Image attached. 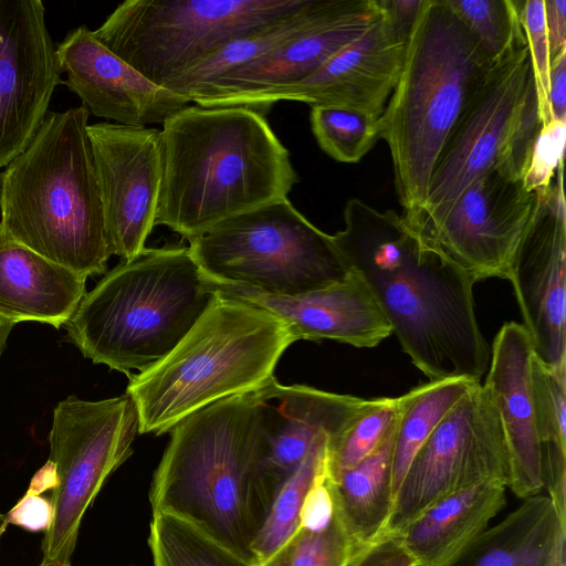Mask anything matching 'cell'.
Segmentation results:
<instances>
[{"label":"cell","mask_w":566,"mask_h":566,"mask_svg":"<svg viewBox=\"0 0 566 566\" xmlns=\"http://www.w3.org/2000/svg\"><path fill=\"white\" fill-rule=\"evenodd\" d=\"M333 234L347 265L367 283L402 350L430 380L486 374L491 348L474 310L470 275L426 244L402 214L359 199Z\"/></svg>","instance_id":"obj_1"},{"label":"cell","mask_w":566,"mask_h":566,"mask_svg":"<svg viewBox=\"0 0 566 566\" xmlns=\"http://www.w3.org/2000/svg\"><path fill=\"white\" fill-rule=\"evenodd\" d=\"M156 226L191 241L286 198L298 181L265 115L244 106H186L163 124Z\"/></svg>","instance_id":"obj_2"},{"label":"cell","mask_w":566,"mask_h":566,"mask_svg":"<svg viewBox=\"0 0 566 566\" xmlns=\"http://www.w3.org/2000/svg\"><path fill=\"white\" fill-rule=\"evenodd\" d=\"M258 389L189 415L149 490L153 514L172 515L252 565V545L279 490L264 467Z\"/></svg>","instance_id":"obj_3"},{"label":"cell","mask_w":566,"mask_h":566,"mask_svg":"<svg viewBox=\"0 0 566 566\" xmlns=\"http://www.w3.org/2000/svg\"><path fill=\"white\" fill-rule=\"evenodd\" d=\"M84 106L48 112L31 143L0 172L8 239L86 279L112 256Z\"/></svg>","instance_id":"obj_4"},{"label":"cell","mask_w":566,"mask_h":566,"mask_svg":"<svg viewBox=\"0 0 566 566\" xmlns=\"http://www.w3.org/2000/svg\"><path fill=\"white\" fill-rule=\"evenodd\" d=\"M492 65L446 0H423L381 115L407 220L423 207L439 157Z\"/></svg>","instance_id":"obj_5"},{"label":"cell","mask_w":566,"mask_h":566,"mask_svg":"<svg viewBox=\"0 0 566 566\" xmlns=\"http://www.w3.org/2000/svg\"><path fill=\"white\" fill-rule=\"evenodd\" d=\"M217 296L188 247L145 248L85 293L66 337L94 364L130 376L169 355Z\"/></svg>","instance_id":"obj_6"},{"label":"cell","mask_w":566,"mask_h":566,"mask_svg":"<svg viewBox=\"0 0 566 566\" xmlns=\"http://www.w3.org/2000/svg\"><path fill=\"white\" fill-rule=\"evenodd\" d=\"M292 343L289 328L275 314L218 291L169 355L130 375L125 392L137 407L139 433L170 432L208 405L260 388L274 377Z\"/></svg>","instance_id":"obj_7"},{"label":"cell","mask_w":566,"mask_h":566,"mask_svg":"<svg viewBox=\"0 0 566 566\" xmlns=\"http://www.w3.org/2000/svg\"><path fill=\"white\" fill-rule=\"evenodd\" d=\"M189 243L210 280L270 296H301L349 272L333 235L315 227L287 197L232 217Z\"/></svg>","instance_id":"obj_8"},{"label":"cell","mask_w":566,"mask_h":566,"mask_svg":"<svg viewBox=\"0 0 566 566\" xmlns=\"http://www.w3.org/2000/svg\"><path fill=\"white\" fill-rule=\"evenodd\" d=\"M310 0H126L95 38L150 82L167 81L237 39L303 10Z\"/></svg>","instance_id":"obj_9"},{"label":"cell","mask_w":566,"mask_h":566,"mask_svg":"<svg viewBox=\"0 0 566 566\" xmlns=\"http://www.w3.org/2000/svg\"><path fill=\"white\" fill-rule=\"evenodd\" d=\"M139 417L127 394L102 400L74 395L53 410L49 460L57 485L52 521L44 532L43 559L71 563L82 518L107 478L133 453Z\"/></svg>","instance_id":"obj_10"},{"label":"cell","mask_w":566,"mask_h":566,"mask_svg":"<svg viewBox=\"0 0 566 566\" xmlns=\"http://www.w3.org/2000/svg\"><path fill=\"white\" fill-rule=\"evenodd\" d=\"M510 483V463L496 409L475 382L412 459L381 534H398L442 497L481 483Z\"/></svg>","instance_id":"obj_11"},{"label":"cell","mask_w":566,"mask_h":566,"mask_svg":"<svg viewBox=\"0 0 566 566\" xmlns=\"http://www.w3.org/2000/svg\"><path fill=\"white\" fill-rule=\"evenodd\" d=\"M533 75L523 34L495 62L451 133L431 177L427 200L407 220L419 234L439 221L497 158L522 106Z\"/></svg>","instance_id":"obj_12"},{"label":"cell","mask_w":566,"mask_h":566,"mask_svg":"<svg viewBox=\"0 0 566 566\" xmlns=\"http://www.w3.org/2000/svg\"><path fill=\"white\" fill-rule=\"evenodd\" d=\"M539 196L496 167L481 175L432 227L417 234L475 282L509 280Z\"/></svg>","instance_id":"obj_13"},{"label":"cell","mask_w":566,"mask_h":566,"mask_svg":"<svg viewBox=\"0 0 566 566\" xmlns=\"http://www.w3.org/2000/svg\"><path fill=\"white\" fill-rule=\"evenodd\" d=\"M93 163L112 255L129 260L156 226L163 179L160 129L88 124Z\"/></svg>","instance_id":"obj_14"},{"label":"cell","mask_w":566,"mask_h":566,"mask_svg":"<svg viewBox=\"0 0 566 566\" xmlns=\"http://www.w3.org/2000/svg\"><path fill=\"white\" fill-rule=\"evenodd\" d=\"M539 196V195H538ZM566 212L563 164L513 258L509 280L536 358L566 373Z\"/></svg>","instance_id":"obj_15"},{"label":"cell","mask_w":566,"mask_h":566,"mask_svg":"<svg viewBox=\"0 0 566 566\" xmlns=\"http://www.w3.org/2000/svg\"><path fill=\"white\" fill-rule=\"evenodd\" d=\"M61 70L40 0H0V168L33 139Z\"/></svg>","instance_id":"obj_16"},{"label":"cell","mask_w":566,"mask_h":566,"mask_svg":"<svg viewBox=\"0 0 566 566\" xmlns=\"http://www.w3.org/2000/svg\"><path fill=\"white\" fill-rule=\"evenodd\" d=\"M382 15L378 0H326L318 15L293 39L223 75L192 102L205 107L252 108L263 96L316 71Z\"/></svg>","instance_id":"obj_17"},{"label":"cell","mask_w":566,"mask_h":566,"mask_svg":"<svg viewBox=\"0 0 566 566\" xmlns=\"http://www.w3.org/2000/svg\"><path fill=\"white\" fill-rule=\"evenodd\" d=\"M406 43L384 12L369 31L316 71L263 96L252 108L266 115L275 103L295 101L311 106H340L380 117L398 82Z\"/></svg>","instance_id":"obj_18"},{"label":"cell","mask_w":566,"mask_h":566,"mask_svg":"<svg viewBox=\"0 0 566 566\" xmlns=\"http://www.w3.org/2000/svg\"><path fill=\"white\" fill-rule=\"evenodd\" d=\"M55 54L65 84L97 117L126 126L164 124L189 101L159 86L117 56L81 25L64 38Z\"/></svg>","instance_id":"obj_19"},{"label":"cell","mask_w":566,"mask_h":566,"mask_svg":"<svg viewBox=\"0 0 566 566\" xmlns=\"http://www.w3.org/2000/svg\"><path fill=\"white\" fill-rule=\"evenodd\" d=\"M256 391L264 467L277 488L321 436L333 442L371 401L308 386H283L275 377Z\"/></svg>","instance_id":"obj_20"},{"label":"cell","mask_w":566,"mask_h":566,"mask_svg":"<svg viewBox=\"0 0 566 566\" xmlns=\"http://www.w3.org/2000/svg\"><path fill=\"white\" fill-rule=\"evenodd\" d=\"M534 349L522 324L497 332L483 385L496 409L510 463L511 491L526 499L544 489L543 453L537 436L531 382Z\"/></svg>","instance_id":"obj_21"},{"label":"cell","mask_w":566,"mask_h":566,"mask_svg":"<svg viewBox=\"0 0 566 566\" xmlns=\"http://www.w3.org/2000/svg\"><path fill=\"white\" fill-rule=\"evenodd\" d=\"M212 282L219 292L275 314L285 323L294 342L332 339L371 348L392 334L391 324L367 283L350 268L343 280L296 297L270 296Z\"/></svg>","instance_id":"obj_22"},{"label":"cell","mask_w":566,"mask_h":566,"mask_svg":"<svg viewBox=\"0 0 566 566\" xmlns=\"http://www.w3.org/2000/svg\"><path fill=\"white\" fill-rule=\"evenodd\" d=\"M86 292L85 276L7 237L0 244V318L60 328Z\"/></svg>","instance_id":"obj_23"},{"label":"cell","mask_w":566,"mask_h":566,"mask_svg":"<svg viewBox=\"0 0 566 566\" xmlns=\"http://www.w3.org/2000/svg\"><path fill=\"white\" fill-rule=\"evenodd\" d=\"M566 518L548 495H533L440 566H566Z\"/></svg>","instance_id":"obj_24"},{"label":"cell","mask_w":566,"mask_h":566,"mask_svg":"<svg viewBox=\"0 0 566 566\" xmlns=\"http://www.w3.org/2000/svg\"><path fill=\"white\" fill-rule=\"evenodd\" d=\"M505 489L486 482L451 493L398 535L418 566H440L488 527L506 502Z\"/></svg>","instance_id":"obj_25"},{"label":"cell","mask_w":566,"mask_h":566,"mask_svg":"<svg viewBox=\"0 0 566 566\" xmlns=\"http://www.w3.org/2000/svg\"><path fill=\"white\" fill-rule=\"evenodd\" d=\"M395 428L367 457L327 476L334 509L357 546L381 535L392 507L391 459Z\"/></svg>","instance_id":"obj_26"},{"label":"cell","mask_w":566,"mask_h":566,"mask_svg":"<svg viewBox=\"0 0 566 566\" xmlns=\"http://www.w3.org/2000/svg\"><path fill=\"white\" fill-rule=\"evenodd\" d=\"M325 1L310 0L308 4L292 18L229 42L171 77L163 87L185 96L191 103L223 75L266 55L293 39L318 15Z\"/></svg>","instance_id":"obj_27"},{"label":"cell","mask_w":566,"mask_h":566,"mask_svg":"<svg viewBox=\"0 0 566 566\" xmlns=\"http://www.w3.org/2000/svg\"><path fill=\"white\" fill-rule=\"evenodd\" d=\"M475 382L467 378L429 380L399 397L391 459L392 497L421 446Z\"/></svg>","instance_id":"obj_28"},{"label":"cell","mask_w":566,"mask_h":566,"mask_svg":"<svg viewBox=\"0 0 566 566\" xmlns=\"http://www.w3.org/2000/svg\"><path fill=\"white\" fill-rule=\"evenodd\" d=\"M328 441L327 434L321 436L279 488L252 545V566L268 562L298 531L304 499L314 483L326 473Z\"/></svg>","instance_id":"obj_29"},{"label":"cell","mask_w":566,"mask_h":566,"mask_svg":"<svg viewBox=\"0 0 566 566\" xmlns=\"http://www.w3.org/2000/svg\"><path fill=\"white\" fill-rule=\"evenodd\" d=\"M148 545L154 566H252L190 524L153 514Z\"/></svg>","instance_id":"obj_30"},{"label":"cell","mask_w":566,"mask_h":566,"mask_svg":"<svg viewBox=\"0 0 566 566\" xmlns=\"http://www.w3.org/2000/svg\"><path fill=\"white\" fill-rule=\"evenodd\" d=\"M310 120L319 147L347 164L359 161L381 138L384 128L381 116L333 105L311 106Z\"/></svg>","instance_id":"obj_31"},{"label":"cell","mask_w":566,"mask_h":566,"mask_svg":"<svg viewBox=\"0 0 566 566\" xmlns=\"http://www.w3.org/2000/svg\"><path fill=\"white\" fill-rule=\"evenodd\" d=\"M492 64L523 34L520 0H446Z\"/></svg>","instance_id":"obj_32"},{"label":"cell","mask_w":566,"mask_h":566,"mask_svg":"<svg viewBox=\"0 0 566 566\" xmlns=\"http://www.w3.org/2000/svg\"><path fill=\"white\" fill-rule=\"evenodd\" d=\"M399 397L371 399L344 432L328 443L327 476L347 470L371 453L394 428Z\"/></svg>","instance_id":"obj_33"},{"label":"cell","mask_w":566,"mask_h":566,"mask_svg":"<svg viewBox=\"0 0 566 566\" xmlns=\"http://www.w3.org/2000/svg\"><path fill=\"white\" fill-rule=\"evenodd\" d=\"M356 546L334 509L333 518L325 528H298L294 536L261 566H344Z\"/></svg>","instance_id":"obj_34"},{"label":"cell","mask_w":566,"mask_h":566,"mask_svg":"<svg viewBox=\"0 0 566 566\" xmlns=\"http://www.w3.org/2000/svg\"><path fill=\"white\" fill-rule=\"evenodd\" d=\"M531 382L537 436L545 451L566 453V373H558L534 355Z\"/></svg>","instance_id":"obj_35"},{"label":"cell","mask_w":566,"mask_h":566,"mask_svg":"<svg viewBox=\"0 0 566 566\" xmlns=\"http://www.w3.org/2000/svg\"><path fill=\"white\" fill-rule=\"evenodd\" d=\"M542 127L543 123L532 75L522 106L499 155L496 168L512 179L522 180Z\"/></svg>","instance_id":"obj_36"},{"label":"cell","mask_w":566,"mask_h":566,"mask_svg":"<svg viewBox=\"0 0 566 566\" xmlns=\"http://www.w3.org/2000/svg\"><path fill=\"white\" fill-rule=\"evenodd\" d=\"M520 21L526 39L543 126L551 122L548 107L551 56L544 0L520 1Z\"/></svg>","instance_id":"obj_37"},{"label":"cell","mask_w":566,"mask_h":566,"mask_svg":"<svg viewBox=\"0 0 566 566\" xmlns=\"http://www.w3.org/2000/svg\"><path fill=\"white\" fill-rule=\"evenodd\" d=\"M566 122L544 125L534 145L527 170L522 179L526 190L545 196L557 168L563 164Z\"/></svg>","instance_id":"obj_38"},{"label":"cell","mask_w":566,"mask_h":566,"mask_svg":"<svg viewBox=\"0 0 566 566\" xmlns=\"http://www.w3.org/2000/svg\"><path fill=\"white\" fill-rule=\"evenodd\" d=\"M344 566H418L398 534H381L375 541L356 546Z\"/></svg>","instance_id":"obj_39"},{"label":"cell","mask_w":566,"mask_h":566,"mask_svg":"<svg viewBox=\"0 0 566 566\" xmlns=\"http://www.w3.org/2000/svg\"><path fill=\"white\" fill-rule=\"evenodd\" d=\"M45 492L30 483L27 492L6 514L8 524L29 532H45L52 521L53 506Z\"/></svg>","instance_id":"obj_40"},{"label":"cell","mask_w":566,"mask_h":566,"mask_svg":"<svg viewBox=\"0 0 566 566\" xmlns=\"http://www.w3.org/2000/svg\"><path fill=\"white\" fill-rule=\"evenodd\" d=\"M327 470L307 492L300 513V528L319 531L334 515V503L327 483Z\"/></svg>","instance_id":"obj_41"},{"label":"cell","mask_w":566,"mask_h":566,"mask_svg":"<svg viewBox=\"0 0 566 566\" xmlns=\"http://www.w3.org/2000/svg\"><path fill=\"white\" fill-rule=\"evenodd\" d=\"M551 64L566 51V1L544 0Z\"/></svg>","instance_id":"obj_42"},{"label":"cell","mask_w":566,"mask_h":566,"mask_svg":"<svg viewBox=\"0 0 566 566\" xmlns=\"http://www.w3.org/2000/svg\"><path fill=\"white\" fill-rule=\"evenodd\" d=\"M395 32L408 39L423 0H378Z\"/></svg>","instance_id":"obj_43"},{"label":"cell","mask_w":566,"mask_h":566,"mask_svg":"<svg viewBox=\"0 0 566 566\" xmlns=\"http://www.w3.org/2000/svg\"><path fill=\"white\" fill-rule=\"evenodd\" d=\"M548 107L551 120L566 122V51L551 64Z\"/></svg>","instance_id":"obj_44"},{"label":"cell","mask_w":566,"mask_h":566,"mask_svg":"<svg viewBox=\"0 0 566 566\" xmlns=\"http://www.w3.org/2000/svg\"><path fill=\"white\" fill-rule=\"evenodd\" d=\"M14 324L6 319L0 318V357L6 348L9 335Z\"/></svg>","instance_id":"obj_45"},{"label":"cell","mask_w":566,"mask_h":566,"mask_svg":"<svg viewBox=\"0 0 566 566\" xmlns=\"http://www.w3.org/2000/svg\"><path fill=\"white\" fill-rule=\"evenodd\" d=\"M8 525L9 524L7 522L6 515L0 513V541Z\"/></svg>","instance_id":"obj_46"},{"label":"cell","mask_w":566,"mask_h":566,"mask_svg":"<svg viewBox=\"0 0 566 566\" xmlns=\"http://www.w3.org/2000/svg\"><path fill=\"white\" fill-rule=\"evenodd\" d=\"M39 566H71V563L66 564V563H61V562L42 560Z\"/></svg>","instance_id":"obj_47"},{"label":"cell","mask_w":566,"mask_h":566,"mask_svg":"<svg viewBox=\"0 0 566 566\" xmlns=\"http://www.w3.org/2000/svg\"><path fill=\"white\" fill-rule=\"evenodd\" d=\"M4 239H6V234H4L1 223H0V244L4 241Z\"/></svg>","instance_id":"obj_48"}]
</instances>
